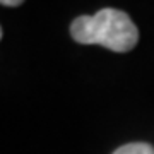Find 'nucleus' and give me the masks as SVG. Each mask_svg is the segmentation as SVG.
<instances>
[{
    "mask_svg": "<svg viewBox=\"0 0 154 154\" xmlns=\"http://www.w3.org/2000/svg\"><path fill=\"white\" fill-rule=\"evenodd\" d=\"M70 34L81 45H101L118 53L130 51L139 41V29L128 14L111 7L79 16L70 24Z\"/></svg>",
    "mask_w": 154,
    "mask_h": 154,
    "instance_id": "1",
    "label": "nucleus"
},
{
    "mask_svg": "<svg viewBox=\"0 0 154 154\" xmlns=\"http://www.w3.org/2000/svg\"><path fill=\"white\" fill-rule=\"evenodd\" d=\"M113 154H154V147L146 142H132L118 147Z\"/></svg>",
    "mask_w": 154,
    "mask_h": 154,
    "instance_id": "2",
    "label": "nucleus"
},
{
    "mask_svg": "<svg viewBox=\"0 0 154 154\" xmlns=\"http://www.w3.org/2000/svg\"><path fill=\"white\" fill-rule=\"evenodd\" d=\"M24 0H0V4L2 5H7V7H17V5H21Z\"/></svg>",
    "mask_w": 154,
    "mask_h": 154,
    "instance_id": "3",
    "label": "nucleus"
},
{
    "mask_svg": "<svg viewBox=\"0 0 154 154\" xmlns=\"http://www.w3.org/2000/svg\"><path fill=\"white\" fill-rule=\"evenodd\" d=\"M0 39H2V28H0Z\"/></svg>",
    "mask_w": 154,
    "mask_h": 154,
    "instance_id": "4",
    "label": "nucleus"
}]
</instances>
